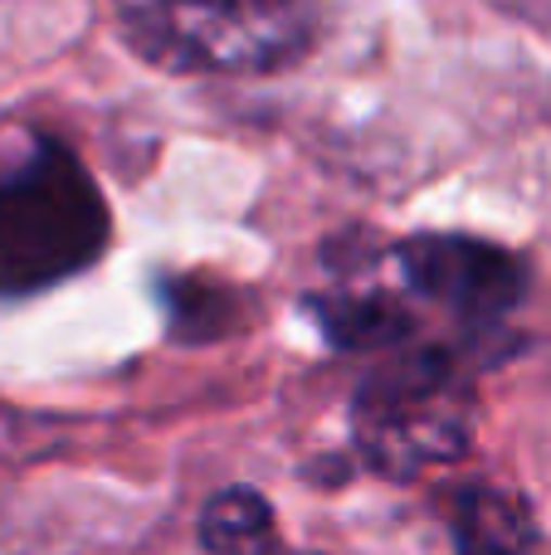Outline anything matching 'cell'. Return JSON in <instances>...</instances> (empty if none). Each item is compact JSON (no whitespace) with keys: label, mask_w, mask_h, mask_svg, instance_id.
<instances>
[{"label":"cell","mask_w":551,"mask_h":555,"mask_svg":"<svg viewBox=\"0 0 551 555\" xmlns=\"http://www.w3.org/2000/svg\"><path fill=\"white\" fill-rule=\"evenodd\" d=\"M537 527L523 498L503 488H469L454 498V551L459 555H533Z\"/></svg>","instance_id":"6"},{"label":"cell","mask_w":551,"mask_h":555,"mask_svg":"<svg viewBox=\"0 0 551 555\" xmlns=\"http://www.w3.org/2000/svg\"><path fill=\"white\" fill-rule=\"evenodd\" d=\"M107 244V210L59 142H29L0 166V293H35L78 273Z\"/></svg>","instance_id":"3"},{"label":"cell","mask_w":551,"mask_h":555,"mask_svg":"<svg viewBox=\"0 0 551 555\" xmlns=\"http://www.w3.org/2000/svg\"><path fill=\"white\" fill-rule=\"evenodd\" d=\"M312 312L342 351H396L415 336L406 302L381 287H342L332 297H312Z\"/></svg>","instance_id":"5"},{"label":"cell","mask_w":551,"mask_h":555,"mask_svg":"<svg viewBox=\"0 0 551 555\" xmlns=\"http://www.w3.org/2000/svg\"><path fill=\"white\" fill-rule=\"evenodd\" d=\"M127 39L176 74H273L318 39V0H113Z\"/></svg>","instance_id":"2"},{"label":"cell","mask_w":551,"mask_h":555,"mask_svg":"<svg viewBox=\"0 0 551 555\" xmlns=\"http://www.w3.org/2000/svg\"><path fill=\"white\" fill-rule=\"evenodd\" d=\"M201 546L210 555H293L273 527V507L249 488H225L205 502Z\"/></svg>","instance_id":"7"},{"label":"cell","mask_w":551,"mask_h":555,"mask_svg":"<svg viewBox=\"0 0 551 555\" xmlns=\"http://www.w3.org/2000/svg\"><path fill=\"white\" fill-rule=\"evenodd\" d=\"M396 273L415 297L464 326H494L523 302L527 269L517 254L469 234H415L396 244Z\"/></svg>","instance_id":"4"},{"label":"cell","mask_w":551,"mask_h":555,"mask_svg":"<svg viewBox=\"0 0 551 555\" xmlns=\"http://www.w3.org/2000/svg\"><path fill=\"white\" fill-rule=\"evenodd\" d=\"M361 459L396 482L459 463L474 449V385L445 346L406 341L351 400Z\"/></svg>","instance_id":"1"}]
</instances>
